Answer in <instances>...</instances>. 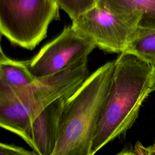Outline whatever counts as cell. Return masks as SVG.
Instances as JSON below:
<instances>
[{"label":"cell","mask_w":155,"mask_h":155,"mask_svg":"<svg viewBox=\"0 0 155 155\" xmlns=\"http://www.w3.org/2000/svg\"><path fill=\"white\" fill-rule=\"evenodd\" d=\"M88 59L54 74L9 91H0V126L27 142L39 114L58 99L74 92L88 78Z\"/></svg>","instance_id":"cell-3"},{"label":"cell","mask_w":155,"mask_h":155,"mask_svg":"<svg viewBox=\"0 0 155 155\" xmlns=\"http://www.w3.org/2000/svg\"><path fill=\"white\" fill-rule=\"evenodd\" d=\"M55 0H0V31L12 44L32 50L59 19Z\"/></svg>","instance_id":"cell-4"},{"label":"cell","mask_w":155,"mask_h":155,"mask_svg":"<svg viewBox=\"0 0 155 155\" xmlns=\"http://www.w3.org/2000/svg\"><path fill=\"white\" fill-rule=\"evenodd\" d=\"M96 5L117 15H140L139 30H155V0H97Z\"/></svg>","instance_id":"cell-7"},{"label":"cell","mask_w":155,"mask_h":155,"mask_svg":"<svg viewBox=\"0 0 155 155\" xmlns=\"http://www.w3.org/2000/svg\"><path fill=\"white\" fill-rule=\"evenodd\" d=\"M124 52L136 55L155 70V30L142 31L138 29L136 36Z\"/></svg>","instance_id":"cell-9"},{"label":"cell","mask_w":155,"mask_h":155,"mask_svg":"<svg viewBox=\"0 0 155 155\" xmlns=\"http://www.w3.org/2000/svg\"><path fill=\"white\" fill-rule=\"evenodd\" d=\"M60 8L63 10L71 21L94 8L97 0H55Z\"/></svg>","instance_id":"cell-10"},{"label":"cell","mask_w":155,"mask_h":155,"mask_svg":"<svg viewBox=\"0 0 155 155\" xmlns=\"http://www.w3.org/2000/svg\"><path fill=\"white\" fill-rule=\"evenodd\" d=\"M141 18L112 14L96 5L73 21L71 27L100 49L122 53L136 36Z\"/></svg>","instance_id":"cell-5"},{"label":"cell","mask_w":155,"mask_h":155,"mask_svg":"<svg viewBox=\"0 0 155 155\" xmlns=\"http://www.w3.org/2000/svg\"><path fill=\"white\" fill-rule=\"evenodd\" d=\"M116 155H137L134 151H130V150H123Z\"/></svg>","instance_id":"cell-13"},{"label":"cell","mask_w":155,"mask_h":155,"mask_svg":"<svg viewBox=\"0 0 155 155\" xmlns=\"http://www.w3.org/2000/svg\"><path fill=\"white\" fill-rule=\"evenodd\" d=\"M36 78L30 71L24 61L8 58L1 49L0 91H14L34 82Z\"/></svg>","instance_id":"cell-8"},{"label":"cell","mask_w":155,"mask_h":155,"mask_svg":"<svg viewBox=\"0 0 155 155\" xmlns=\"http://www.w3.org/2000/svg\"><path fill=\"white\" fill-rule=\"evenodd\" d=\"M96 47L91 41L81 36L70 25L65 27L58 37L24 62L36 78H44L88 59Z\"/></svg>","instance_id":"cell-6"},{"label":"cell","mask_w":155,"mask_h":155,"mask_svg":"<svg viewBox=\"0 0 155 155\" xmlns=\"http://www.w3.org/2000/svg\"><path fill=\"white\" fill-rule=\"evenodd\" d=\"M150 147H151V149H153V150H155V140H154V142L153 145L152 146H150Z\"/></svg>","instance_id":"cell-14"},{"label":"cell","mask_w":155,"mask_h":155,"mask_svg":"<svg viewBox=\"0 0 155 155\" xmlns=\"http://www.w3.org/2000/svg\"><path fill=\"white\" fill-rule=\"evenodd\" d=\"M114 61L93 72L68 98L51 155H91L113 77Z\"/></svg>","instance_id":"cell-2"},{"label":"cell","mask_w":155,"mask_h":155,"mask_svg":"<svg viewBox=\"0 0 155 155\" xmlns=\"http://www.w3.org/2000/svg\"><path fill=\"white\" fill-rule=\"evenodd\" d=\"M0 155H39L34 150L4 142L0 143Z\"/></svg>","instance_id":"cell-11"},{"label":"cell","mask_w":155,"mask_h":155,"mask_svg":"<svg viewBox=\"0 0 155 155\" xmlns=\"http://www.w3.org/2000/svg\"><path fill=\"white\" fill-rule=\"evenodd\" d=\"M134 151L137 155H155V150L150 147H145L140 142H137L134 145Z\"/></svg>","instance_id":"cell-12"},{"label":"cell","mask_w":155,"mask_h":155,"mask_svg":"<svg viewBox=\"0 0 155 155\" xmlns=\"http://www.w3.org/2000/svg\"><path fill=\"white\" fill-rule=\"evenodd\" d=\"M114 62L109 93L93 140L91 155L131 127L143 101L155 90V70L145 61L123 52Z\"/></svg>","instance_id":"cell-1"}]
</instances>
